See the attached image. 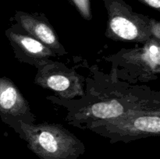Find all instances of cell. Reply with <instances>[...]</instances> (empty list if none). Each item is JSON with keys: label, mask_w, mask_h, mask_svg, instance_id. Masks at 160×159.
Instances as JSON below:
<instances>
[{"label": "cell", "mask_w": 160, "mask_h": 159, "mask_svg": "<svg viewBox=\"0 0 160 159\" xmlns=\"http://www.w3.org/2000/svg\"><path fill=\"white\" fill-rule=\"evenodd\" d=\"M106 35L114 41L146 42L152 37V20L134 12L121 0H109Z\"/></svg>", "instance_id": "obj_2"}, {"label": "cell", "mask_w": 160, "mask_h": 159, "mask_svg": "<svg viewBox=\"0 0 160 159\" xmlns=\"http://www.w3.org/2000/svg\"><path fill=\"white\" fill-rule=\"evenodd\" d=\"M28 102L11 80L0 77V116L4 119L23 114Z\"/></svg>", "instance_id": "obj_6"}, {"label": "cell", "mask_w": 160, "mask_h": 159, "mask_svg": "<svg viewBox=\"0 0 160 159\" xmlns=\"http://www.w3.org/2000/svg\"><path fill=\"white\" fill-rule=\"evenodd\" d=\"M19 21L31 37L42 42L50 50L59 54L63 51L57 34L48 23L34 16L26 13L21 14L19 17Z\"/></svg>", "instance_id": "obj_5"}, {"label": "cell", "mask_w": 160, "mask_h": 159, "mask_svg": "<svg viewBox=\"0 0 160 159\" xmlns=\"http://www.w3.org/2000/svg\"><path fill=\"white\" fill-rule=\"evenodd\" d=\"M152 35L154 36L155 38L159 40L160 38V26L159 23L155 20H152V26H151Z\"/></svg>", "instance_id": "obj_11"}, {"label": "cell", "mask_w": 160, "mask_h": 159, "mask_svg": "<svg viewBox=\"0 0 160 159\" xmlns=\"http://www.w3.org/2000/svg\"><path fill=\"white\" fill-rule=\"evenodd\" d=\"M96 126L110 128L112 134L120 137H144L159 136L160 131L159 112H124L117 118L100 120Z\"/></svg>", "instance_id": "obj_3"}, {"label": "cell", "mask_w": 160, "mask_h": 159, "mask_svg": "<svg viewBox=\"0 0 160 159\" xmlns=\"http://www.w3.org/2000/svg\"><path fill=\"white\" fill-rule=\"evenodd\" d=\"M143 3L146 4L147 6H149L151 7L159 10L160 7V0H140Z\"/></svg>", "instance_id": "obj_12"}, {"label": "cell", "mask_w": 160, "mask_h": 159, "mask_svg": "<svg viewBox=\"0 0 160 159\" xmlns=\"http://www.w3.org/2000/svg\"><path fill=\"white\" fill-rule=\"evenodd\" d=\"M82 17L86 20L92 18L90 0H72Z\"/></svg>", "instance_id": "obj_10"}, {"label": "cell", "mask_w": 160, "mask_h": 159, "mask_svg": "<svg viewBox=\"0 0 160 159\" xmlns=\"http://www.w3.org/2000/svg\"><path fill=\"white\" fill-rule=\"evenodd\" d=\"M128 62L135 64L145 71L151 73L160 72L159 40L152 37L139 49L133 50L126 54Z\"/></svg>", "instance_id": "obj_7"}, {"label": "cell", "mask_w": 160, "mask_h": 159, "mask_svg": "<svg viewBox=\"0 0 160 159\" xmlns=\"http://www.w3.org/2000/svg\"><path fill=\"white\" fill-rule=\"evenodd\" d=\"M35 81L42 87L51 89L67 99L82 96L84 92L78 75L63 67L48 65L38 72Z\"/></svg>", "instance_id": "obj_4"}, {"label": "cell", "mask_w": 160, "mask_h": 159, "mask_svg": "<svg viewBox=\"0 0 160 159\" xmlns=\"http://www.w3.org/2000/svg\"><path fill=\"white\" fill-rule=\"evenodd\" d=\"M21 137L40 159H78L85 147L73 134L55 123L22 124Z\"/></svg>", "instance_id": "obj_1"}, {"label": "cell", "mask_w": 160, "mask_h": 159, "mask_svg": "<svg viewBox=\"0 0 160 159\" xmlns=\"http://www.w3.org/2000/svg\"><path fill=\"white\" fill-rule=\"evenodd\" d=\"M8 38L11 43L17 45L24 55L35 60H43L54 55V52L31 36L8 31Z\"/></svg>", "instance_id": "obj_8"}, {"label": "cell", "mask_w": 160, "mask_h": 159, "mask_svg": "<svg viewBox=\"0 0 160 159\" xmlns=\"http://www.w3.org/2000/svg\"><path fill=\"white\" fill-rule=\"evenodd\" d=\"M125 112L123 104L117 100L95 103L85 110V115L95 119L107 120L117 118Z\"/></svg>", "instance_id": "obj_9"}]
</instances>
